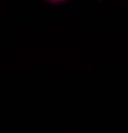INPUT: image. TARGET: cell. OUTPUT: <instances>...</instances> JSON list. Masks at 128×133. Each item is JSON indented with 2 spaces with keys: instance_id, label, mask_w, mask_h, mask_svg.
<instances>
[{
  "instance_id": "obj_1",
  "label": "cell",
  "mask_w": 128,
  "mask_h": 133,
  "mask_svg": "<svg viewBox=\"0 0 128 133\" xmlns=\"http://www.w3.org/2000/svg\"><path fill=\"white\" fill-rule=\"evenodd\" d=\"M51 2H55V3H57V2H63V0H51Z\"/></svg>"
}]
</instances>
